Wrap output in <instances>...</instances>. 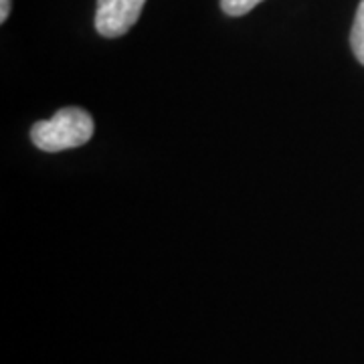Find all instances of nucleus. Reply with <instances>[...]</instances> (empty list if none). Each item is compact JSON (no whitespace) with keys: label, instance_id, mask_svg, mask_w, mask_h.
I'll return each mask as SVG.
<instances>
[{"label":"nucleus","instance_id":"obj_3","mask_svg":"<svg viewBox=\"0 0 364 364\" xmlns=\"http://www.w3.org/2000/svg\"><path fill=\"white\" fill-rule=\"evenodd\" d=\"M350 45L352 51L356 55V59L364 65V0H360L358 11L354 16V25L350 33Z\"/></svg>","mask_w":364,"mask_h":364},{"label":"nucleus","instance_id":"obj_1","mask_svg":"<svg viewBox=\"0 0 364 364\" xmlns=\"http://www.w3.org/2000/svg\"><path fill=\"white\" fill-rule=\"evenodd\" d=\"M93 117L81 107H63L51 119L31 128V140L43 152H61L87 144L93 136Z\"/></svg>","mask_w":364,"mask_h":364},{"label":"nucleus","instance_id":"obj_2","mask_svg":"<svg viewBox=\"0 0 364 364\" xmlns=\"http://www.w3.org/2000/svg\"><path fill=\"white\" fill-rule=\"evenodd\" d=\"M146 0H97L95 31L105 39L122 37L140 18Z\"/></svg>","mask_w":364,"mask_h":364},{"label":"nucleus","instance_id":"obj_4","mask_svg":"<svg viewBox=\"0 0 364 364\" xmlns=\"http://www.w3.org/2000/svg\"><path fill=\"white\" fill-rule=\"evenodd\" d=\"M259 2L261 0H221V9L229 16H243L253 11Z\"/></svg>","mask_w":364,"mask_h":364},{"label":"nucleus","instance_id":"obj_5","mask_svg":"<svg viewBox=\"0 0 364 364\" xmlns=\"http://www.w3.org/2000/svg\"><path fill=\"white\" fill-rule=\"evenodd\" d=\"M2 4V11H0V23H4L9 18V13H11V0H0Z\"/></svg>","mask_w":364,"mask_h":364}]
</instances>
